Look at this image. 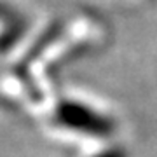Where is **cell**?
Wrapping results in <instances>:
<instances>
[{
	"mask_svg": "<svg viewBox=\"0 0 157 157\" xmlns=\"http://www.w3.org/2000/svg\"><path fill=\"white\" fill-rule=\"evenodd\" d=\"M56 122L67 129L93 138H107L115 131V122L101 112L78 101H61L56 108Z\"/></svg>",
	"mask_w": 157,
	"mask_h": 157,
	"instance_id": "cell-1",
	"label": "cell"
},
{
	"mask_svg": "<svg viewBox=\"0 0 157 157\" xmlns=\"http://www.w3.org/2000/svg\"><path fill=\"white\" fill-rule=\"evenodd\" d=\"M93 157H129V154L124 147H110V148H105L103 152H98Z\"/></svg>",
	"mask_w": 157,
	"mask_h": 157,
	"instance_id": "cell-2",
	"label": "cell"
},
{
	"mask_svg": "<svg viewBox=\"0 0 157 157\" xmlns=\"http://www.w3.org/2000/svg\"><path fill=\"white\" fill-rule=\"evenodd\" d=\"M17 14H14V11H12L11 7L7 6V4H4V2H0V19H6V21H11V19H14Z\"/></svg>",
	"mask_w": 157,
	"mask_h": 157,
	"instance_id": "cell-3",
	"label": "cell"
}]
</instances>
